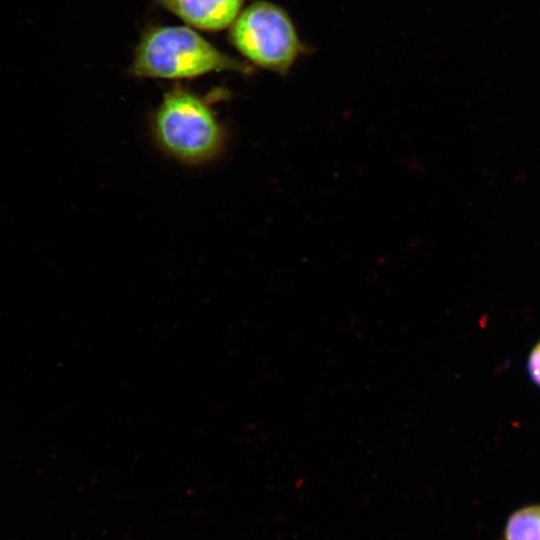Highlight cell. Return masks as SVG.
<instances>
[{
	"instance_id": "1",
	"label": "cell",
	"mask_w": 540,
	"mask_h": 540,
	"mask_svg": "<svg viewBox=\"0 0 540 540\" xmlns=\"http://www.w3.org/2000/svg\"><path fill=\"white\" fill-rule=\"evenodd\" d=\"M233 71L248 75L253 68L218 49L190 26L151 25L135 47L129 73L139 78L186 80Z\"/></svg>"
},
{
	"instance_id": "2",
	"label": "cell",
	"mask_w": 540,
	"mask_h": 540,
	"mask_svg": "<svg viewBox=\"0 0 540 540\" xmlns=\"http://www.w3.org/2000/svg\"><path fill=\"white\" fill-rule=\"evenodd\" d=\"M151 128L161 150L187 165L214 160L223 151L227 139L211 101L180 85L163 95L153 114Z\"/></svg>"
},
{
	"instance_id": "3",
	"label": "cell",
	"mask_w": 540,
	"mask_h": 540,
	"mask_svg": "<svg viewBox=\"0 0 540 540\" xmlns=\"http://www.w3.org/2000/svg\"><path fill=\"white\" fill-rule=\"evenodd\" d=\"M228 38L250 63L282 75L289 72L304 50L289 15L262 0L240 12L230 26Z\"/></svg>"
},
{
	"instance_id": "4",
	"label": "cell",
	"mask_w": 540,
	"mask_h": 540,
	"mask_svg": "<svg viewBox=\"0 0 540 540\" xmlns=\"http://www.w3.org/2000/svg\"><path fill=\"white\" fill-rule=\"evenodd\" d=\"M245 0H154L188 26L217 32L230 28Z\"/></svg>"
},
{
	"instance_id": "5",
	"label": "cell",
	"mask_w": 540,
	"mask_h": 540,
	"mask_svg": "<svg viewBox=\"0 0 540 540\" xmlns=\"http://www.w3.org/2000/svg\"><path fill=\"white\" fill-rule=\"evenodd\" d=\"M504 540H540V504L522 507L508 518Z\"/></svg>"
},
{
	"instance_id": "6",
	"label": "cell",
	"mask_w": 540,
	"mask_h": 540,
	"mask_svg": "<svg viewBox=\"0 0 540 540\" xmlns=\"http://www.w3.org/2000/svg\"><path fill=\"white\" fill-rule=\"evenodd\" d=\"M528 370L532 380L540 386V342L531 351Z\"/></svg>"
}]
</instances>
